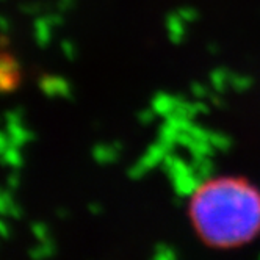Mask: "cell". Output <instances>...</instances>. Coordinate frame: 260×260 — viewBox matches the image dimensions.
Masks as SVG:
<instances>
[{
	"label": "cell",
	"instance_id": "obj_1",
	"mask_svg": "<svg viewBox=\"0 0 260 260\" xmlns=\"http://www.w3.org/2000/svg\"><path fill=\"white\" fill-rule=\"evenodd\" d=\"M190 218L212 248L245 245L260 234V191L241 177H212L191 196Z\"/></svg>",
	"mask_w": 260,
	"mask_h": 260
},
{
	"label": "cell",
	"instance_id": "obj_2",
	"mask_svg": "<svg viewBox=\"0 0 260 260\" xmlns=\"http://www.w3.org/2000/svg\"><path fill=\"white\" fill-rule=\"evenodd\" d=\"M161 170L170 179L176 199L191 198L202 185V180L196 176L190 160H183L174 152H170L161 161Z\"/></svg>",
	"mask_w": 260,
	"mask_h": 260
},
{
	"label": "cell",
	"instance_id": "obj_3",
	"mask_svg": "<svg viewBox=\"0 0 260 260\" xmlns=\"http://www.w3.org/2000/svg\"><path fill=\"white\" fill-rule=\"evenodd\" d=\"M177 146L183 147L190 152V155H213L216 151L213 149V146L207 140H201L188 132H182L177 137Z\"/></svg>",
	"mask_w": 260,
	"mask_h": 260
},
{
	"label": "cell",
	"instance_id": "obj_4",
	"mask_svg": "<svg viewBox=\"0 0 260 260\" xmlns=\"http://www.w3.org/2000/svg\"><path fill=\"white\" fill-rule=\"evenodd\" d=\"M173 149H174L173 146L157 140L154 144H151L149 147H147L146 154L140 158V161L151 171V170L155 168V166H160L161 161L165 160V157L168 155L170 152H173Z\"/></svg>",
	"mask_w": 260,
	"mask_h": 260
},
{
	"label": "cell",
	"instance_id": "obj_5",
	"mask_svg": "<svg viewBox=\"0 0 260 260\" xmlns=\"http://www.w3.org/2000/svg\"><path fill=\"white\" fill-rule=\"evenodd\" d=\"M187 25L188 24L185 22L176 11L166 16V19H165L166 33H168V40L174 46L182 44L185 41V38H187Z\"/></svg>",
	"mask_w": 260,
	"mask_h": 260
},
{
	"label": "cell",
	"instance_id": "obj_6",
	"mask_svg": "<svg viewBox=\"0 0 260 260\" xmlns=\"http://www.w3.org/2000/svg\"><path fill=\"white\" fill-rule=\"evenodd\" d=\"M177 102H179V96H174V94H170V92L160 91V92H157V94L152 98L151 107L154 108L157 116L168 118V116H171L176 111Z\"/></svg>",
	"mask_w": 260,
	"mask_h": 260
},
{
	"label": "cell",
	"instance_id": "obj_7",
	"mask_svg": "<svg viewBox=\"0 0 260 260\" xmlns=\"http://www.w3.org/2000/svg\"><path fill=\"white\" fill-rule=\"evenodd\" d=\"M121 155V144H98L92 149V157L99 165H111L115 163Z\"/></svg>",
	"mask_w": 260,
	"mask_h": 260
},
{
	"label": "cell",
	"instance_id": "obj_8",
	"mask_svg": "<svg viewBox=\"0 0 260 260\" xmlns=\"http://www.w3.org/2000/svg\"><path fill=\"white\" fill-rule=\"evenodd\" d=\"M190 163L196 176L206 182L213 177L215 174V163L212 160V155H190Z\"/></svg>",
	"mask_w": 260,
	"mask_h": 260
},
{
	"label": "cell",
	"instance_id": "obj_9",
	"mask_svg": "<svg viewBox=\"0 0 260 260\" xmlns=\"http://www.w3.org/2000/svg\"><path fill=\"white\" fill-rule=\"evenodd\" d=\"M231 74L232 71L228 68H215L209 74V85L213 91L224 94L228 89H231Z\"/></svg>",
	"mask_w": 260,
	"mask_h": 260
},
{
	"label": "cell",
	"instance_id": "obj_10",
	"mask_svg": "<svg viewBox=\"0 0 260 260\" xmlns=\"http://www.w3.org/2000/svg\"><path fill=\"white\" fill-rule=\"evenodd\" d=\"M41 88L49 96H63L68 98L71 94V86L66 80L60 77H47L41 82Z\"/></svg>",
	"mask_w": 260,
	"mask_h": 260
},
{
	"label": "cell",
	"instance_id": "obj_11",
	"mask_svg": "<svg viewBox=\"0 0 260 260\" xmlns=\"http://www.w3.org/2000/svg\"><path fill=\"white\" fill-rule=\"evenodd\" d=\"M209 143L213 146V149L216 152H229L234 146V141L229 135L222 134V132H216V130H210Z\"/></svg>",
	"mask_w": 260,
	"mask_h": 260
},
{
	"label": "cell",
	"instance_id": "obj_12",
	"mask_svg": "<svg viewBox=\"0 0 260 260\" xmlns=\"http://www.w3.org/2000/svg\"><path fill=\"white\" fill-rule=\"evenodd\" d=\"M254 86V79L248 74H238L232 72L231 74V89L235 92H246Z\"/></svg>",
	"mask_w": 260,
	"mask_h": 260
},
{
	"label": "cell",
	"instance_id": "obj_13",
	"mask_svg": "<svg viewBox=\"0 0 260 260\" xmlns=\"http://www.w3.org/2000/svg\"><path fill=\"white\" fill-rule=\"evenodd\" d=\"M179 257L177 249L170 243H157L152 249L154 260H176Z\"/></svg>",
	"mask_w": 260,
	"mask_h": 260
},
{
	"label": "cell",
	"instance_id": "obj_14",
	"mask_svg": "<svg viewBox=\"0 0 260 260\" xmlns=\"http://www.w3.org/2000/svg\"><path fill=\"white\" fill-rule=\"evenodd\" d=\"M50 33H52V24L49 19H40L35 24V35H36V41L40 43V46H46L50 40Z\"/></svg>",
	"mask_w": 260,
	"mask_h": 260
},
{
	"label": "cell",
	"instance_id": "obj_15",
	"mask_svg": "<svg viewBox=\"0 0 260 260\" xmlns=\"http://www.w3.org/2000/svg\"><path fill=\"white\" fill-rule=\"evenodd\" d=\"M2 158L5 160V163H8L10 166H19L22 165V154L19 151V146L16 144H10L7 147V151L2 154Z\"/></svg>",
	"mask_w": 260,
	"mask_h": 260
},
{
	"label": "cell",
	"instance_id": "obj_16",
	"mask_svg": "<svg viewBox=\"0 0 260 260\" xmlns=\"http://www.w3.org/2000/svg\"><path fill=\"white\" fill-rule=\"evenodd\" d=\"M190 91H191V96L194 99H202V101H207L209 94L212 92L210 85L206 83H201V82H193L190 85Z\"/></svg>",
	"mask_w": 260,
	"mask_h": 260
},
{
	"label": "cell",
	"instance_id": "obj_17",
	"mask_svg": "<svg viewBox=\"0 0 260 260\" xmlns=\"http://www.w3.org/2000/svg\"><path fill=\"white\" fill-rule=\"evenodd\" d=\"M176 13H177L187 24L198 22V19H199V11H198L194 7H180V8L176 10Z\"/></svg>",
	"mask_w": 260,
	"mask_h": 260
},
{
	"label": "cell",
	"instance_id": "obj_18",
	"mask_svg": "<svg viewBox=\"0 0 260 260\" xmlns=\"http://www.w3.org/2000/svg\"><path fill=\"white\" fill-rule=\"evenodd\" d=\"M147 173H149V170H147L140 160H138L134 166H130V168H128V177H130V179H135V180L144 177Z\"/></svg>",
	"mask_w": 260,
	"mask_h": 260
},
{
	"label": "cell",
	"instance_id": "obj_19",
	"mask_svg": "<svg viewBox=\"0 0 260 260\" xmlns=\"http://www.w3.org/2000/svg\"><path fill=\"white\" fill-rule=\"evenodd\" d=\"M155 118H157V113L154 111L152 107L144 108V110H141L140 113H138V121H140V124H143V125H149L151 122H154Z\"/></svg>",
	"mask_w": 260,
	"mask_h": 260
},
{
	"label": "cell",
	"instance_id": "obj_20",
	"mask_svg": "<svg viewBox=\"0 0 260 260\" xmlns=\"http://www.w3.org/2000/svg\"><path fill=\"white\" fill-rule=\"evenodd\" d=\"M207 102L210 104V107H216V108H224L226 107V101H224V98H222V94H221V92L213 91V89H212V92L207 98Z\"/></svg>",
	"mask_w": 260,
	"mask_h": 260
},
{
	"label": "cell",
	"instance_id": "obj_21",
	"mask_svg": "<svg viewBox=\"0 0 260 260\" xmlns=\"http://www.w3.org/2000/svg\"><path fill=\"white\" fill-rule=\"evenodd\" d=\"M33 232H35V235L38 237L40 240H49V229L44 224H35L33 226Z\"/></svg>",
	"mask_w": 260,
	"mask_h": 260
},
{
	"label": "cell",
	"instance_id": "obj_22",
	"mask_svg": "<svg viewBox=\"0 0 260 260\" xmlns=\"http://www.w3.org/2000/svg\"><path fill=\"white\" fill-rule=\"evenodd\" d=\"M10 144H11V141H10V137L0 132V157H2V154L7 151V147H8Z\"/></svg>",
	"mask_w": 260,
	"mask_h": 260
},
{
	"label": "cell",
	"instance_id": "obj_23",
	"mask_svg": "<svg viewBox=\"0 0 260 260\" xmlns=\"http://www.w3.org/2000/svg\"><path fill=\"white\" fill-rule=\"evenodd\" d=\"M63 50H64V53H66V57L69 58V60H72L74 58V52H76V49H74V46L71 44V43H63Z\"/></svg>",
	"mask_w": 260,
	"mask_h": 260
},
{
	"label": "cell",
	"instance_id": "obj_24",
	"mask_svg": "<svg viewBox=\"0 0 260 260\" xmlns=\"http://www.w3.org/2000/svg\"><path fill=\"white\" fill-rule=\"evenodd\" d=\"M206 50H207L210 55H218L221 49H219V44H218V43H209L207 47H206Z\"/></svg>",
	"mask_w": 260,
	"mask_h": 260
},
{
	"label": "cell",
	"instance_id": "obj_25",
	"mask_svg": "<svg viewBox=\"0 0 260 260\" xmlns=\"http://www.w3.org/2000/svg\"><path fill=\"white\" fill-rule=\"evenodd\" d=\"M89 209H91V213H101V210H102V207L101 206H98V204H94V206H89Z\"/></svg>",
	"mask_w": 260,
	"mask_h": 260
},
{
	"label": "cell",
	"instance_id": "obj_26",
	"mask_svg": "<svg viewBox=\"0 0 260 260\" xmlns=\"http://www.w3.org/2000/svg\"><path fill=\"white\" fill-rule=\"evenodd\" d=\"M257 257H258V260H260V252H258V255H257Z\"/></svg>",
	"mask_w": 260,
	"mask_h": 260
}]
</instances>
